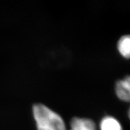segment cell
Listing matches in <instances>:
<instances>
[{
    "label": "cell",
    "instance_id": "7a4b0ae2",
    "mask_svg": "<svg viewBox=\"0 0 130 130\" xmlns=\"http://www.w3.org/2000/svg\"><path fill=\"white\" fill-rule=\"evenodd\" d=\"M116 93L120 100L128 102L130 99V78L126 76L123 79L117 81Z\"/></svg>",
    "mask_w": 130,
    "mask_h": 130
},
{
    "label": "cell",
    "instance_id": "3957f363",
    "mask_svg": "<svg viewBox=\"0 0 130 130\" xmlns=\"http://www.w3.org/2000/svg\"><path fill=\"white\" fill-rule=\"evenodd\" d=\"M70 130H96V128L92 120L87 118H74L71 122Z\"/></svg>",
    "mask_w": 130,
    "mask_h": 130
},
{
    "label": "cell",
    "instance_id": "277c9868",
    "mask_svg": "<svg viewBox=\"0 0 130 130\" xmlns=\"http://www.w3.org/2000/svg\"><path fill=\"white\" fill-rule=\"evenodd\" d=\"M100 128L101 130H122L119 122L111 116H106L102 119Z\"/></svg>",
    "mask_w": 130,
    "mask_h": 130
},
{
    "label": "cell",
    "instance_id": "6da1fadb",
    "mask_svg": "<svg viewBox=\"0 0 130 130\" xmlns=\"http://www.w3.org/2000/svg\"><path fill=\"white\" fill-rule=\"evenodd\" d=\"M37 130H66L61 117L46 105L37 104L32 107Z\"/></svg>",
    "mask_w": 130,
    "mask_h": 130
},
{
    "label": "cell",
    "instance_id": "5b68a950",
    "mask_svg": "<svg viewBox=\"0 0 130 130\" xmlns=\"http://www.w3.org/2000/svg\"><path fill=\"white\" fill-rule=\"evenodd\" d=\"M118 49L123 57L129 58L130 54V37L129 35L123 36L120 38L118 43Z\"/></svg>",
    "mask_w": 130,
    "mask_h": 130
}]
</instances>
